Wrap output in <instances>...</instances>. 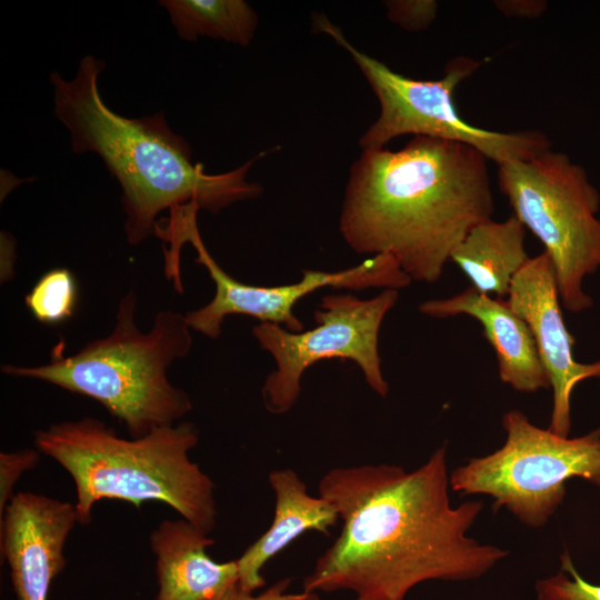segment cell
I'll return each mask as SVG.
<instances>
[{
  "mask_svg": "<svg viewBox=\"0 0 600 600\" xmlns=\"http://www.w3.org/2000/svg\"><path fill=\"white\" fill-rule=\"evenodd\" d=\"M398 297L396 289H383L371 299L328 294L313 313V329L291 332L270 322L253 327V337L276 361V370L261 390L266 409L273 414L288 412L300 397L304 371L320 360L333 358L356 362L369 387L386 397L389 384L381 370L379 331Z\"/></svg>",
  "mask_w": 600,
  "mask_h": 600,
  "instance_id": "cell-9",
  "label": "cell"
},
{
  "mask_svg": "<svg viewBox=\"0 0 600 600\" xmlns=\"http://www.w3.org/2000/svg\"><path fill=\"white\" fill-rule=\"evenodd\" d=\"M104 68V60L89 54L70 80L52 71L53 113L70 132L71 150L98 154L118 181L129 244L154 234L164 209L194 201L201 210L218 213L261 194L262 187L250 181L248 172L266 151L231 171L207 173L202 163L193 162L186 139L170 129L164 111L127 118L104 103L98 88Z\"/></svg>",
  "mask_w": 600,
  "mask_h": 600,
  "instance_id": "cell-3",
  "label": "cell"
},
{
  "mask_svg": "<svg viewBox=\"0 0 600 600\" xmlns=\"http://www.w3.org/2000/svg\"><path fill=\"white\" fill-rule=\"evenodd\" d=\"M77 301V282L66 268L47 271L24 298L31 314L46 324H57L71 318Z\"/></svg>",
  "mask_w": 600,
  "mask_h": 600,
  "instance_id": "cell-18",
  "label": "cell"
},
{
  "mask_svg": "<svg viewBox=\"0 0 600 600\" xmlns=\"http://www.w3.org/2000/svg\"><path fill=\"white\" fill-rule=\"evenodd\" d=\"M503 446L454 469L449 482L462 494H488L522 523L544 526L562 503L564 482L590 480L600 471V428L579 438L561 437L532 424L519 410L502 418Z\"/></svg>",
  "mask_w": 600,
  "mask_h": 600,
  "instance_id": "cell-8",
  "label": "cell"
},
{
  "mask_svg": "<svg viewBox=\"0 0 600 600\" xmlns=\"http://www.w3.org/2000/svg\"><path fill=\"white\" fill-rule=\"evenodd\" d=\"M419 310L432 318L466 314L478 320L494 350L499 378L520 392L550 388L533 336L527 324L502 298L493 299L469 287L449 298L422 302Z\"/></svg>",
  "mask_w": 600,
  "mask_h": 600,
  "instance_id": "cell-13",
  "label": "cell"
},
{
  "mask_svg": "<svg viewBox=\"0 0 600 600\" xmlns=\"http://www.w3.org/2000/svg\"><path fill=\"white\" fill-rule=\"evenodd\" d=\"M312 27L350 54L378 99L380 112L361 136V150L384 148L396 138L412 134L471 146L500 166L551 149L550 139L539 130L493 131L474 127L459 116L456 88L480 68L481 61L457 57L447 63L440 79H412L357 49L324 14H313Z\"/></svg>",
  "mask_w": 600,
  "mask_h": 600,
  "instance_id": "cell-6",
  "label": "cell"
},
{
  "mask_svg": "<svg viewBox=\"0 0 600 600\" xmlns=\"http://www.w3.org/2000/svg\"><path fill=\"white\" fill-rule=\"evenodd\" d=\"M562 571L536 583L538 600H600V586L583 580L568 552L561 556Z\"/></svg>",
  "mask_w": 600,
  "mask_h": 600,
  "instance_id": "cell-19",
  "label": "cell"
},
{
  "mask_svg": "<svg viewBox=\"0 0 600 600\" xmlns=\"http://www.w3.org/2000/svg\"><path fill=\"white\" fill-rule=\"evenodd\" d=\"M268 481L274 492V514L270 527L236 559L238 586L254 592L266 586L261 574L266 563L308 531L330 534L340 520L337 509L324 498L310 496L292 469H276Z\"/></svg>",
  "mask_w": 600,
  "mask_h": 600,
  "instance_id": "cell-15",
  "label": "cell"
},
{
  "mask_svg": "<svg viewBox=\"0 0 600 600\" xmlns=\"http://www.w3.org/2000/svg\"><path fill=\"white\" fill-rule=\"evenodd\" d=\"M589 481L600 487V471H598L594 476H592V478Z\"/></svg>",
  "mask_w": 600,
  "mask_h": 600,
  "instance_id": "cell-24",
  "label": "cell"
},
{
  "mask_svg": "<svg viewBox=\"0 0 600 600\" xmlns=\"http://www.w3.org/2000/svg\"><path fill=\"white\" fill-rule=\"evenodd\" d=\"M177 34L194 42L200 37L247 47L253 40L258 14L243 0H160Z\"/></svg>",
  "mask_w": 600,
  "mask_h": 600,
  "instance_id": "cell-17",
  "label": "cell"
},
{
  "mask_svg": "<svg viewBox=\"0 0 600 600\" xmlns=\"http://www.w3.org/2000/svg\"><path fill=\"white\" fill-rule=\"evenodd\" d=\"M199 442L192 422L153 429L124 439L103 421L83 417L50 424L34 433L40 453L52 458L72 478L79 524L91 521L94 503L122 500L140 509L160 501L210 533L217 523L214 483L189 451Z\"/></svg>",
  "mask_w": 600,
  "mask_h": 600,
  "instance_id": "cell-4",
  "label": "cell"
},
{
  "mask_svg": "<svg viewBox=\"0 0 600 600\" xmlns=\"http://www.w3.org/2000/svg\"><path fill=\"white\" fill-rule=\"evenodd\" d=\"M198 212L192 208L181 212L174 221V231L183 244L190 243L193 247L197 252L196 262L207 269L214 282L212 300L186 314L191 330L211 339L221 334L222 323L231 314H246L291 332H300L303 326L293 313L296 303L324 287L356 291L368 288L399 290L412 281L393 256L379 253L356 267L337 272L306 270L302 279L291 284H247L229 276L209 253L198 228Z\"/></svg>",
  "mask_w": 600,
  "mask_h": 600,
  "instance_id": "cell-10",
  "label": "cell"
},
{
  "mask_svg": "<svg viewBox=\"0 0 600 600\" xmlns=\"http://www.w3.org/2000/svg\"><path fill=\"white\" fill-rule=\"evenodd\" d=\"M78 523L74 504L33 492H18L0 518V549L18 600H48L63 570L67 539Z\"/></svg>",
  "mask_w": 600,
  "mask_h": 600,
  "instance_id": "cell-12",
  "label": "cell"
},
{
  "mask_svg": "<svg viewBox=\"0 0 600 600\" xmlns=\"http://www.w3.org/2000/svg\"><path fill=\"white\" fill-rule=\"evenodd\" d=\"M493 210L483 153L413 137L397 151L362 150L350 168L339 228L356 252L389 253L412 281L434 283L454 248Z\"/></svg>",
  "mask_w": 600,
  "mask_h": 600,
  "instance_id": "cell-2",
  "label": "cell"
},
{
  "mask_svg": "<svg viewBox=\"0 0 600 600\" xmlns=\"http://www.w3.org/2000/svg\"><path fill=\"white\" fill-rule=\"evenodd\" d=\"M506 300L527 322L549 378L553 406L548 429L568 437L572 390L583 380L600 378V360L582 363L573 358L574 340L564 324L554 269L544 251L517 273Z\"/></svg>",
  "mask_w": 600,
  "mask_h": 600,
  "instance_id": "cell-11",
  "label": "cell"
},
{
  "mask_svg": "<svg viewBox=\"0 0 600 600\" xmlns=\"http://www.w3.org/2000/svg\"><path fill=\"white\" fill-rule=\"evenodd\" d=\"M136 309L137 297L131 290L119 301L109 336L71 356H63L58 346L46 364H4L1 371L97 400L133 439L174 424L192 410V401L170 382L168 369L190 352L191 328L186 316L168 309L158 312L151 329L142 332L134 322Z\"/></svg>",
  "mask_w": 600,
  "mask_h": 600,
  "instance_id": "cell-5",
  "label": "cell"
},
{
  "mask_svg": "<svg viewBox=\"0 0 600 600\" xmlns=\"http://www.w3.org/2000/svg\"><path fill=\"white\" fill-rule=\"evenodd\" d=\"M384 7L388 19L409 32L428 29L438 12V3L433 0H389Z\"/></svg>",
  "mask_w": 600,
  "mask_h": 600,
  "instance_id": "cell-20",
  "label": "cell"
},
{
  "mask_svg": "<svg viewBox=\"0 0 600 600\" xmlns=\"http://www.w3.org/2000/svg\"><path fill=\"white\" fill-rule=\"evenodd\" d=\"M449 484L446 446L412 471L387 463L330 469L318 491L337 509L342 527L302 590L403 600L428 580L487 573L508 551L467 536L483 503L452 507Z\"/></svg>",
  "mask_w": 600,
  "mask_h": 600,
  "instance_id": "cell-1",
  "label": "cell"
},
{
  "mask_svg": "<svg viewBox=\"0 0 600 600\" xmlns=\"http://www.w3.org/2000/svg\"><path fill=\"white\" fill-rule=\"evenodd\" d=\"M494 3L506 16L518 18H537L547 9L543 0H499Z\"/></svg>",
  "mask_w": 600,
  "mask_h": 600,
  "instance_id": "cell-23",
  "label": "cell"
},
{
  "mask_svg": "<svg viewBox=\"0 0 600 600\" xmlns=\"http://www.w3.org/2000/svg\"><path fill=\"white\" fill-rule=\"evenodd\" d=\"M526 228L514 217L476 226L450 256L480 293L507 297L517 273L531 259L524 247Z\"/></svg>",
  "mask_w": 600,
  "mask_h": 600,
  "instance_id": "cell-16",
  "label": "cell"
},
{
  "mask_svg": "<svg viewBox=\"0 0 600 600\" xmlns=\"http://www.w3.org/2000/svg\"><path fill=\"white\" fill-rule=\"evenodd\" d=\"M39 459L40 452L34 449L0 453V518L14 496L16 483L26 471L38 464Z\"/></svg>",
  "mask_w": 600,
  "mask_h": 600,
  "instance_id": "cell-21",
  "label": "cell"
},
{
  "mask_svg": "<svg viewBox=\"0 0 600 600\" xmlns=\"http://www.w3.org/2000/svg\"><path fill=\"white\" fill-rule=\"evenodd\" d=\"M290 583V578H283L259 594L247 592L234 584L211 600H320L317 592H287Z\"/></svg>",
  "mask_w": 600,
  "mask_h": 600,
  "instance_id": "cell-22",
  "label": "cell"
},
{
  "mask_svg": "<svg viewBox=\"0 0 600 600\" xmlns=\"http://www.w3.org/2000/svg\"><path fill=\"white\" fill-rule=\"evenodd\" d=\"M354 600H370V599H366V598H360V597H356Z\"/></svg>",
  "mask_w": 600,
  "mask_h": 600,
  "instance_id": "cell-25",
  "label": "cell"
},
{
  "mask_svg": "<svg viewBox=\"0 0 600 600\" xmlns=\"http://www.w3.org/2000/svg\"><path fill=\"white\" fill-rule=\"evenodd\" d=\"M214 543L186 519L163 520L150 534L156 557V600H211L238 584L236 560L216 562L206 552Z\"/></svg>",
  "mask_w": 600,
  "mask_h": 600,
  "instance_id": "cell-14",
  "label": "cell"
},
{
  "mask_svg": "<svg viewBox=\"0 0 600 600\" xmlns=\"http://www.w3.org/2000/svg\"><path fill=\"white\" fill-rule=\"evenodd\" d=\"M498 181L513 216L543 244L563 307L591 308L582 284L600 269V194L586 170L550 149L498 166Z\"/></svg>",
  "mask_w": 600,
  "mask_h": 600,
  "instance_id": "cell-7",
  "label": "cell"
}]
</instances>
